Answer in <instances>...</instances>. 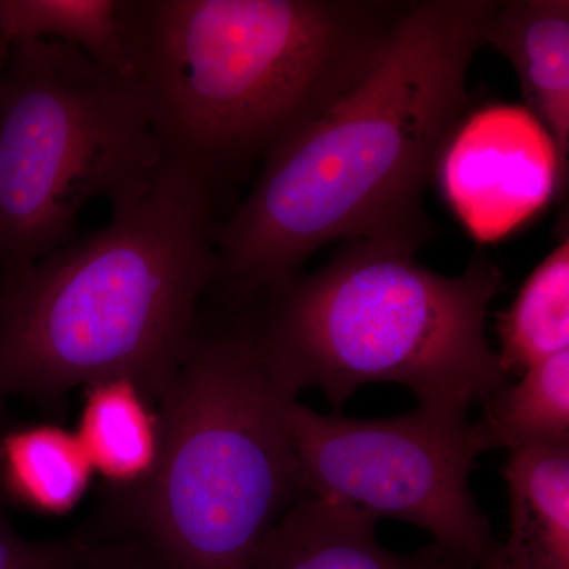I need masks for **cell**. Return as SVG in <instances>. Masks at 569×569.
<instances>
[{
    "label": "cell",
    "instance_id": "cell-5",
    "mask_svg": "<svg viewBox=\"0 0 569 569\" xmlns=\"http://www.w3.org/2000/svg\"><path fill=\"white\" fill-rule=\"evenodd\" d=\"M283 392L250 318L198 329L160 400L162 449L134 490L123 539L146 569H253L261 542L299 498Z\"/></svg>",
    "mask_w": 569,
    "mask_h": 569
},
{
    "label": "cell",
    "instance_id": "cell-14",
    "mask_svg": "<svg viewBox=\"0 0 569 569\" xmlns=\"http://www.w3.org/2000/svg\"><path fill=\"white\" fill-rule=\"evenodd\" d=\"M473 422L482 452L569 447V350L498 388Z\"/></svg>",
    "mask_w": 569,
    "mask_h": 569
},
{
    "label": "cell",
    "instance_id": "cell-18",
    "mask_svg": "<svg viewBox=\"0 0 569 569\" xmlns=\"http://www.w3.org/2000/svg\"><path fill=\"white\" fill-rule=\"evenodd\" d=\"M77 569H146L129 546L122 542H96L91 556Z\"/></svg>",
    "mask_w": 569,
    "mask_h": 569
},
{
    "label": "cell",
    "instance_id": "cell-15",
    "mask_svg": "<svg viewBox=\"0 0 569 569\" xmlns=\"http://www.w3.org/2000/svg\"><path fill=\"white\" fill-rule=\"evenodd\" d=\"M0 40L61 41L137 80L122 0H0Z\"/></svg>",
    "mask_w": 569,
    "mask_h": 569
},
{
    "label": "cell",
    "instance_id": "cell-6",
    "mask_svg": "<svg viewBox=\"0 0 569 569\" xmlns=\"http://www.w3.org/2000/svg\"><path fill=\"white\" fill-rule=\"evenodd\" d=\"M163 159L140 81L51 40L18 41L0 73V268L73 239L82 209L110 203Z\"/></svg>",
    "mask_w": 569,
    "mask_h": 569
},
{
    "label": "cell",
    "instance_id": "cell-3",
    "mask_svg": "<svg viewBox=\"0 0 569 569\" xmlns=\"http://www.w3.org/2000/svg\"><path fill=\"white\" fill-rule=\"evenodd\" d=\"M408 3L123 2L137 80L163 156L216 189L336 102Z\"/></svg>",
    "mask_w": 569,
    "mask_h": 569
},
{
    "label": "cell",
    "instance_id": "cell-16",
    "mask_svg": "<svg viewBox=\"0 0 569 569\" xmlns=\"http://www.w3.org/2000/svg\"><path fill=\"white\" fill-rule=\"evenodd\" d=\"M501 366L508 377L569 350V238L565 236L498 316Z\"/></svg>",
    "mask_w": 569,
    "mask_h": 569
},
{
    "label": "cell",
    "instance_id": "cell-8",
    "mask_svg": "<svg viewBox=\"0 0 569 569\" xmlns=\"http://www.w3.org/2000/svg\"><path fill=\"white\" fill-rule=\"evenodd\" d=\"M433 181L481 244L515 233L568 187L548 129L529 108L503 103L460 119L441 149Z\"/></svg>",
    "mask_w": 569,
    "mask_h": 569
},
{
    "label": "cell",
    "instance_id": "cell-1",
    "mask_svg": "<svg viewBox=\"0 0 569 569\" xmlns=\"http://www.w3.org/2000/svg\"><path fill=\"white\" fill-rule=\"evenodd\" d=\"M496 0L408 3L369 69L264 156L249 197L216 227L217 283L244 307L337 239L419 250L441 149L468 112L467 77Z\"/></svg>",
    "mask_w": 569,
    "mask_h": 569
},
{
    "label": "cell",
    "instance_id": "cell-2",
    "mask_svg": "<svg viewBox=\"0 0 569 569\" xmlns=\"http://www.w3.org/2000/svg\"><path fill=\"white\" fill-rule=\"evenodd\" d=\"M216 189L163 156L110 222L3 272L0 399H56L129 378L159 406L217 283Z\"/></svg>",
    "mask_w": 569,
    "mask_h": 569
},
{
    "label": "cell",
    "instance_id": "cell-7",
    "mask_svg": "<svg viewBox=\"0 0 569 569\" xmlns=\"http://www.w3.org/2000/svg\"><path fill=\"white\" fill-rule=\"evenodd\" d=\"M287 430L302 497L402 520L477 567L496 545L470 488L482 449L468 417L422 408L387 419L323 417L293 400Z\"/></svg>",
    "mask_w": 569,
    "mask_h": 569
},
{
    "label": "cell",
    "instance_id": "cell-21",
    "mask_svg": "<svg viewBox=\"0 0 569 569\" xmlns=\"http://www.w3.org/2000/svg\"><path fill=\"white\" fill-rule=\"evenodd\" d=\"M6 429H7V426H6V411H3V399H0V436H2V432Z\"/></svg>",
    "mask_w": 569,
    "mask_h": 569
},
{
    "label": "cell",
    "instance_id": "cell-17",
    "mask_svg": "<svg viewBox=\"0 0 569 569\" xmlns=\"http://www.w3.org/2000/svg\"><path fill=\"white\" fill-rule=\"evenodd\" d=\"M96 542L81 538L37 541L22 537L0 511V569H77Z\"/></svg>",
    "mask_w": 569,
    "mask_h": 569
},
{
    "label": "cell",
    "instance_id": "cell-12",
    "mask_svg": "<svg viewBox=\"0 0 569 569\" xmlns=\"http://www.w3.org/2000/svg\"><path fill=\"white\" fill-rule=\"evenodd\" d=\"M93 471L121 489L151 479L162 449L159 408L129 378L86 387L77 432Z\"/></svg>",
    "mask_w": 569,
    "mask_h": 569
},
{
    "label": "cell",
    "instance_id": "cell-22",
    "mask_svg": "<svg viewBox=\"0 0 569 569\" xmlns=\"http://www.w3.org/2000/svg\"><path fill=\"white\" fill-rule=\"evenodd\" d=\"M2 280H3V271H2V268H0V287H2Z\"/></svg>",
    "mask_w": 569,
    "mask_h": 569
},
{
    "label": "cell",
    "instance_id": "cell-13",
    "mask_svg": "<svg viewBox=\"0 0 569 569\" xmlns=\"http://www.w3.org/2000/svg\"><path fill=\"white\" fill-rule=\"evenodd\" d=\"M96 475L77 433L51 425L7 427L0 436V493L47 516L70 512Z\"/></svg>",
    "mask_w": 569,
    "mask_h": 569
},
{
    "label": "cell",
    "instance_id": "cell-9",
    "mask_svg": "<svg viewBox=\"0 0 569 569\" xmlns=\"http://www.w3.org/2000/svg\"><path fill=\"white\" fill-rule=\"evenodd\" d=\"M515 67L527 108L548 129L559 152L561 174L569 170V2H497L482 36Z\"/></svg>",
    "mask_w": 569,
    "mask_h": 569
},
{
    "label": "cell",
    "instance_id": "cell-4",
    "mask_svg": "<svg viewBox=\"0 0 569 569\" xmlns=\"http://www.w3.org/2000/svg\"><path fill=\"white\" fill-rule=\"evenodd\" d=\"M400 242L353 239L310 276H295L252 321L279 388L320 389L336 410L369 383L410 389L418 408L467 417L509 377L489 346L486 318L500 268L475 253L460 276L438 274Z\"/></svg>",
    "mask_w": 569,
    "mask_h": 569
},
{
    "label": "cell",
    "instance_id": "cell-20",
    "mask_svg": "<svg viewBox=\"0 0 569 569\" xmlns=\"http://www.w3.org/2000/svg\"><path fill=\"white\" fill-rule=\"evenodd\" d=\"M10 47L0 40V73H2L3 66H6L7 56H9Z\"/></svg>",
    "mask_w": 569,
    "mask_h": 569
},
{
    "label": "cell",
    "instance_id": "cell-19",
    "mask_svg": "<svg viewBox=\"0 0 569 569\" xmlns=\"http://www.w3.org/2000/svg\"><path fill=\"white\" fill-rule=\"evenodd\" d=\"M411 569H477V565L432 542L415 552V565Z\"/></svg>",
    "mask_w": 569,
    "mask_h": 569
},
{
    "label": "cell",
    "instance_id": "cell-11",
    "mask_svg": "<svg viewBox=\"0 0 569 569\" xmlns=\"http://www.w3.org/2000/svg\"><path fill=\"white\" fill-rule=\"evenodd\" d=\"M378 520L325 498L302 497L266 535L253 569H411L415 553L378 541Z\"/></svg>",
    "mask_w": 569,
    "mask_h": 569
},
{
    "label": "cell",
    "instance_id": "cell-10",
    "mask_svg": "<svg viewBox=\"0 0 569 569\" xmlns=\"http://www.w3.org/2000/svg\"><path fill=\"white\" fill-rule=\"evenodd\" d=\"M509 533L477 569H569V447L511 452Z\"/></svg>",
    "mask_w": 569,
    "mask_h": 569
}]
</instances>
